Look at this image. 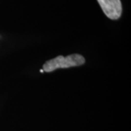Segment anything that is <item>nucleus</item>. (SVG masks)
I'll return each mask as SVG.
<instances>
[{"label": "nucleus", "instance_id": "nucleus-2", "mask_svg": "<svg viewBox=\"0 0 131 131\" xmlns=\"http://www.w3.org/2000/svg\"><path fill=\"white\" fill-rule=\"evenodd\" d=\"M104 14L108 18L117 20L120 18L122 12L120 0H97Z\"/></svg>", "mask_w": 131, "mask_h": 131}, {"label": "nucleus", "instance_id": "nucleus-1", "mask_svg": "<svg viewBox=\"0 0 131 131\" xmlns=\"http://www.w3.org/2000/svg\"><path fill=\"white\" fill-rule=\"evenodd\" d=\"M85 63V59L80 54H72L64 57L59 56L55 58L47 61L43 65V71L51 72L58 69H66L75 66H80Z\"/></svg>", "mask_w": 131, "mask_h": 131}, {"label": "nucleus", "instance_id": "nucleus-3", "mask_svg": "<svg viewBox=\"0 0 131 131\" xmlns=\"http://www.w3.org/2000/svg\"><path fill=\"white\" fill-rule=\"evenodd\" d=\"M40 72H41V73H43V72H44V71H43V69H41V70H40Z\"/></svg>", "mask_w": 131, "mask_h": 131}]
</instances>
